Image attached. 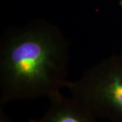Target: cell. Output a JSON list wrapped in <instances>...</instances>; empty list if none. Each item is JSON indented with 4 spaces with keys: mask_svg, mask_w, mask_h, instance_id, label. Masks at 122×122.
<instances>
[{
    "mask_svg": "<svg viewBox=\"0 0 122 122\" xmlns=\"http://www.w3.org/2000/svg\"><path fill=\"white\" fill-rule=\"evenodd\" d=\"M70 43L44 19L7 29L0 38V104L48 99L68 82Z\"/></svg>",
    "mask_w": 122,
    "mask_h": 122,
    "instance_id": "cell-1",
    "label": "cell"
},
{
    "mask_svg": "<svg viewBox=\"0 0 122 122\" xmlns=\"http://www.w3.org/2000/svg\"><path fill=\"white\" fill-rule=\"evenodd\" d=\"M71 98L96 118L122 122V52L86 69L66 85Z\"/></svg>",
    "mask_w": 122,
    "mask_h": 122,
    "instance_id": "cell-2",
    "label": "cell"
},
{
    "mask_svg": "<svg viewBox=\"0 0 122 122\" xmlns=\"http://www.w3.org/2000/svg\"><path fill=\"white\" fill-rule=\"evenodd\" d=\"M50 106L39 119L30 122H98L90 111L73 98H66L59 92L49 98Z\"/></svg>",
    "mask_w": 122,
    "mask_h": 122,
    "instance_id": "cell-3",
    "label": "cell"
},
{
    "mask_svg": "<svg viewBox=\"0 0 122 122\" xmlns=\"http://www.w3.org/2000/svg\"><path fill=\"white\" fill-rule=\"evenodd\" d=\"M0 122H12L8 117V116L4 112V109H2L1 105L0 109Z\"/></svg>",
    "mask_w": 122,
    "mask_h": 122,
    "instance_id": "cell-4",
    "label": "cell"
},
{
    "mask_svg": "<svg viewBox=\"0 0 122 122\" xmlns=\"http://www.w3.org/2000/svg\"><path fill=\"white\" fill-rule=\"evenodd\" d=\"M119 4L122 7V0H119Z\"/></svg>",
    "mask_w": 122,
    "mask_h": 122,
    "instance_id": "cell-5",
    "label": "cell"
}]
</instances>
